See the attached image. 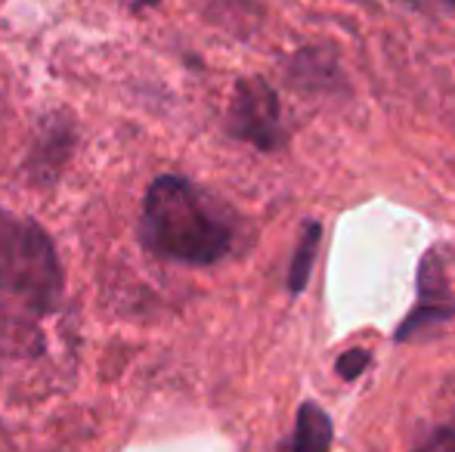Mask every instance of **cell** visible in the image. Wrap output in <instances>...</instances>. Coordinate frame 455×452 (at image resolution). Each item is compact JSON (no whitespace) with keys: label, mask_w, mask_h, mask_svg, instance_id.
I'll return each instance as SVG.
<instances>
[{"label":"cell","mask_w":455,"mask_h":452,"mask_svg":"<svg viewBox=\"0 0 455 452\" xmlns=\"http://www.w3.org/2000/svg\"><path fill=\"white\" fill-rule=\"evenodd\" d=\"M66 273L37 220L0 208V353H44L41 322L62 301Z\"/></svg>","instance_id":"1"},{"label":"cell","mask_w":455,"mask_h":452,"mask_svg":"<svg viewBox=\"0 0 455 452\" xmlns=\"http://www.w3.org/2000/svg\"><path fill=\"white\" fill-rule=\"evenodd\" d=\"M140 242L162 260L214 266L233 251V226L217 218L196 183L180 174H162L143 195Z\"/></svg>","instance_id":"2"},{"label":"cell","mask_w":455,"mask_h":452,"mask_svg":"<svg viewBox=\"0 0 455 452\" xmlns=\"http://www.w3.org/2000/svg\"><path fill=\"white\" fill-rule=\"evenodd\" d=\"M227 133L258 152H279L288 146V127L282 124V106L267 78H239L227 112Z\"/></svg>","instance_id":"3"},{"label":"cell","mask_w":455,"mask_h":452,"mask_svg":"<svg viewBox=\"0 0 455 452\" xmlns=\"http://www.w3.org/2000/svg\"><path fill=\"white\" fill-rule=\"evenodd\" d=\"M415 307L406 313V320L396 326L394 341L406 344L421 338L425 332H434V329L446 326V322L455 320V295L450 289V279H446V264L443 254L437 248L421 258L419 264V276H415Z\"/></svg>","instance_id":"4"},{"label":"cell","mask_w":455,"mask_h":452,"mask_svg":"<svg viewBox=\"0 0 455 452\" xmlns=\"http://www.w3.org/2000/svg\"><path fill=\"white\" fill-rule=\"evenodd\" d=\"M75 124L68 118H50L41 127V133L35 137L28 152V162H25V174L37 186H53L60 170L66 168V162L75 152Z\"/></svg>","instance_id":"5"},{"label":"cell","mask_w":455,"mask_h":452,"mask_svg":"<svg viewBox=\"0 0 455 452\" xmlns=\"http://www.w3.org/2000/svg\"><path fill=\"white\" fill-rule=\"evenodd\" d=\"M288 81L307 93H335L341 87V62L335 47H304L288 62Z\"/></svg>","instance_id":"6"},{"label":"cell","mask_w":455,"mask_h":452,"mask_svg":"<svg viewBox=\"0 0 455 452\" xmlns=\"http://www.w3.org/2000/svg\"><path fill=\"white\" fill-rule=\"evenodd\" d=\"M331 443H335V424L329 412L313 400L300 403L285 452H329Z\"/></svg>","instance_id":"7"},{"label":"cell","mask_w":455,"mask_h":452,"mask_svg":"<svg viewBox=\"0 0 455 452\" xmlns=\"http://www.w3.org/2000/svg\"><path fill=\"white\" fill-rule=\"evenodd\" d=\"M319 239H323V226L319 220H307L304 224V233H300V242L294 248L291 260H288V291L291 295H300L310 282V273H313V260H316V251H319Z\"/></svg>","instance_id":"8"},{"label":"cell","mask_w":455,"mask_h":452,"mask_svg":"<svg viewBox=\"0 0 455 452\" xmlns=\"http://www.w3.org/2000/svg\"><path fill=\"white\" fill-rule=\"evenodd\" d=\"M211 16L235 35H251L260 22L258 0H211Z\"/></svg>","instance_id":"9"},{"label":"cell","mask_w":455,"mask_h":452,"mask_svg":"<svg viewBox=\"0 0 455 452\" xmlns=\"http://www.w3.org/2000/svg\"><path fill=\"white\" fill-rule=\"evenodd\" d=\"M369 366H371V353H369V350H363V347L344 350V353L335 360V372L341 375L344 381H356Z\"/></svg>","instance_id":"10"},{"label":"cell","mask_w":455,"mask_h":452,"mask_svg":"<svg viewBox=\"0 0 455 452\" xmlns=\"http://www.w3.org/2000/svg\"><path fill=\"white\" fill-rule=\"evenodd\" d=\"M409 452H455V424H443V428L431 431L419 447Z\"/></svg>","instance_id":"11"},{"label":"cell","mask_w":455,"mask_h":452,"mask_svg":"<svg viewBox=\"0 0 455 452\" xmlns=\"http://www.w3.org/2000/svg\"><path fill=\"white\" fill-rule=\"evenodd\" d=\"M415 4L427 6V10H437V12H455V0H415Z\"/></svg>","instance_id":"12"},{"label":"cell","mask_w":455,"mask_h":452,"mask_svg":"<svg viewBox=\"0 0 455 452\" xmlns=\"http://www.w3.org/2000/svg\"><path fill=\"white\" fill-rule=\"evenodd\" d=\"M131 10H146V6H158L162 0H124Z\"/></svg>","instance_id":"13"}]
</instances>
